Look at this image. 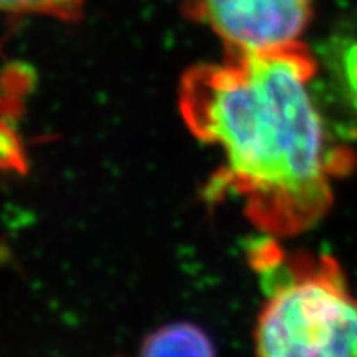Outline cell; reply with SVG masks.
Segmentation results:
<instances>
[{
  "label": "cell",
  "mask_w": 357,
  "mask_h": 357,
  "mask_svg": "<svg viewBox=\"0 0 357 357\" xmlns=\"http://www.w3.org/2000/svg\"><path fill=\"white\" fill-rule=\"evenodd\" d=\"M314 75L312 54L298 42L229 54L181 78L187 127L223 156L216 187L240 196L254 225L271 234H298L319 222L343 169V151L314 98Z\"/></svg>",
  "instance_id": "6da1fadb"
},
{
  "label": "cell",
  "mask_w": 357,
  "mask_h": 357,
  "mask_svg": "<svg viewBox=\"0 0 357 357\" xmlns=\"http://www.w3.org/2000/svg\"><path fill=\"white\" fill-rule=\"evenodd\" d=\"M267 299L254 326L256 357H357V298L326 256L265 259Z\"/></svg>",
  "instance_id": "7a4b0ae2"
},
{
  "label": "cell",
  "mask_w": 357,
  "mask_h": 357,
  "mask_svg": "<svg viewBox=\"0 0 357 357\" xmlns=\"http://www.w3.org/2000/svg\"><path fill=\"white\" fill-rule=\"evenodd\" d=\"M187 13L229 54H252L298 44L312 20L314 0H190Z\"/></svg>",
  "instance_id": "3957f363"
},
{
  "label": "cell",
  "mask_w": 357,
  "mask_h": 357,
  "mask_svg": "<svg viewBox=\"0 0 357 357\" xmlns=\"http://www.w3.org/2000/svg\"><path fill=\"white\" fill-rule=\"evenodd\" d=\"M138 357H216V349L199 326L178 321L151 332Z\"/></svg>",
  "instance_id": "277c9868"
},
{
  "label": "cell",
  "mask_w": 357,
  "mask_h": 357,
  "mask_svg": "<svg viewBox=\"0 0 357 357\" xmlns=\"http://www.w3.org/2000/svg\"><path fill=\"white\" fill-rule=\"evenodd\" d=\"M87 0H0V13L42 15L66 22L78 20Z\"/></svg>",
  "instance_id": "5b68a950"
},
{
  "label": "cell",
  "mask_w": 357,
  "mask_h": 357,
  "mask_svg": "<svg viewBox=\"0 0 357 357\" xmlns=\"http://www.w3.org/2000/svg\"><path fill=\"white\" fill-rule=\"evenodd\" d=\"M26 169L22 144L8 123L0 120V171H18Z\"/></svg>",
  "instance_id": "8992f818"
},
{
  "label": "cell",
  "mask_w": 357,
  "mask_h": 357,
  "mask_svg": "<svg viewBox=\"0 0 357 357\" xmlns=\"http://www.w3.org/2000/svg\"><path fill=\"white\" fill-rule=\"evenodd\" d=\"M341 78L350 104L357 113V40L350 42L341 54Z\"/></svg>",
  "instance_id": "52a82bcc"
}]
</instances>
